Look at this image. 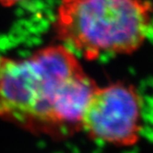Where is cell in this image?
I'll list each match as a JSON object with an SVG mask.
<instances>
[{
    "mask_svg": "<svg viewBox=\"0 0 153 153\" xmlns=\"http://www.w3.org/2000/svg\"><path fill=\"white\" fill-rule=\"evenodd\" d=\"M97 87L65 45L25 58L0 56V119L34 135L68 137L82 130Z\"/></svg>",
    "mask_w": 153,
    "mask_h": 153,
    "instance_id": "6da1fadb",
    "label": "cell"
},
{
    "mask_svg": "<svg viewBox=\"0 0 153 153\" xmlns=\"http://www.w3.org/2000/svg\"><path fill=\"white\" fill-rule=\"evenodd\" d=\"M143 99L132 84L123 81L97 87L87 106L82 132L114 148L136 146L143 132Z\"/></svg>",
    "mask_w": 153,
    "mask_h": 153,
    "instance_id": "3957f363",
    "label": "cell"
},
{
    "mask_svg": "<svg viewBox=\"0 0 153 153\" xmlns=\"http://www.w3.org/2000/svg\"><path fill=\"white\" fill-rule=\"evenodd\" d=\"M21 1H23V0H0V5L10 7H12L16 4L21 2Z\"/></svg>",
    "mask_w": 153,
    "mask_h": 153,
    "instance_id": "277c9868",
    "label": "cell"
},
{
    "mask_svg": "<svg viewBox=\"0 0 153 153\" xmlns=\"http://www.w3.org/2000/svg\"><path fill=\"white\" fill-rule=\"evenodd\" d=\"M152 21L149 0H61L53 29L63 45L92 61L102 53L137 52Z\"/></svg>",
    "mask_w": 153,
    "mask_h": 153,
    "instance_id": "7a4b0ae2",
    "label": "cell"
}]
</instances>
